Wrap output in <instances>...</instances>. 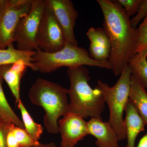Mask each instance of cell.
Returning a JSON list of instances; mask_svg holds the SVG:
<instances>
[{
    "instance_id": "6",
    "label": "cell",
    "mask_w": 147,
    "mask_h": 147,
    "mask_svg": "<svg viewBox=\"0 0 147 147\" xmlns=\"http://www.w3.org/2000/svg\"><path fill=\"white\" fill-rule=\"evenodd\" d=\"M32 0H0V49H5L14 42L18 23L27 15Z\"/></svg>"
},
{
    "instance_id": "4",
    "label": "cell",
    "mask_w": 147,
    "mask_h": 147,
    "mask_svg": "<svg viewBox=\"0 0 147 147\" xmlns=\"http://www.w3.org/2000/svg\"><path fill=\"white\" fill-rule=\"evenodd\" d=\"M32 59V63L37 70L42 73H50L63 67L69 68L89 66L112 69L109 62L95 61L86 49L67 42H65L62 49L55 53H45L38 49Z\"/></svg>"
},
{
    "instance_id": "26",
    "label": "cell",
    "mask_w": 147,
    "mask_h": 147,
    "mask_svg": "<svg viewBox=\"0 0 147 147\" xmlns=\"http://www.w3.org/2000/svg\"><path fill=\"white\" fill-rule=\"evenodd\" d=\"M147 147V133L140 139L137 147Z\"/></svg>"
},
{
    "instance_id": "11",
    "label": "cell",
    "mask_w": 147,
    "mask_h": 147,
    "mask_svg": "<svg viewBox=\"0 0 147 147\" xmlns=\"http://www.w3.org/2000/svg\"><path fill=\"white\" fill-rule=\"evenodd\" d=\"M89 40L90 56L92 59L108 62L111 51L110 38L102 28L91 27L86 33Z\"/></svg>"
},
{
    "instance_id": "22",
    "label": "cell",
    "mask_w": 147,
    "mask_h": 147,
    "mask_svg": "<svg viewBox=\"0 0 147 147\" xmlns=\"http://www.w3.org/2000/svg\"><path fill=\"white\" fill-rule=\"evenodd\" d=\"M141 0H116L114 1L123 8L129 17L137 13Z\"/></svg>"
},
{
    "instance_id": "23",
    "label": "cell",
    "mask_w": 147,
    "mask_h": 147,
    "mask_svg": "<svg viewBox=\"0 0 147 147\" xmlns=\"http://www.w3.org/2000/svg\"><path fill=\"white\" fill-rule=\"evenodd\" d=\"M147 17V0H141L137 14L130 19L131 26L135 28L139 22Z\"/></svg>"
},
{
    "instance_id": "1",
    "label": "cell",
    "mask_w": 147,
    "mask_h": 147,
    "mask_svg": "<svg viewBox=\"0 0 147 147\" xmlns=\"http://www.w3.org/2000/svg\"><path fill=\"white\" fill-rule=\"evenodd\" d=\"M103 16V28L110 38L111 51L108 62L115 76H119L134 55L137 28L123 8L115 1L97 0Z\"/></svg>"
},
{
    "instance_id": "19",
    "label": "cell",
    "mask_w": 147,
    "mask_h": 147,
    "mask_svg": "<svg viewBox=\"0 0 147 147\" xmlns=\"http://www.w3.org/2000/svg\"><path fill=\"white\" fill-rule=\"evenodd\" d=\"M18 107L21 111L25 129L33 140L38 142L43 132V127L41 125L35 122L21 100L18 102Z\"/></svg>"
},
{
    "instance_id": "29",
    "label": "cell",
    "mask_w": 147,
    "mask_h": 147,
    "mask_svg": "<svg viewBox=\"0 0 147 147\" xmlns=\"http://www.w3.org/2000/svg\"><path fill=\"white\" fill-rule=\"evenodd\" d=\"M60 147H74L69 146H61Z\"/></svg>"
},
{
    "instance_id": "16",
    "label": "cell",
    "mask_w": 147,
    "mask_h": 147,
    "mask_svg": "<svg viewBox=\"0 0 147 147\" xmlns=\"http://www.w3.org/2000/svg\"><path fill=\"white\" fill-rule=\"evenodd\" d=\"M129 99L147 124V92L146 89L131 74Z\"/></svg>"
},
{
    "instance_id": "5",
    "label": "cell",
    "mask_w": 147,
    "mask_h": 147,
    "mask_svg": "<svg viewBox=\"0 0 147 147\" xmlns=\"http://www.w3.org/2000/svg\"><path fill=\"white\" fill-rule=\"evenodd\" d=\"M131 74V69L127 64L113 86L110 87L100 80L98 81L96 86L108 105L110 110L108 122L115 130L119 141L126 139L123 114L129 99Z\"/></svg>"
},
{
    "instance_id": "7",
    "label": "cell",
    "mask_w": 147,
    "mask_h": 147,
    "mask_svg": "<svg viewBox=\"0 0 147 147\" xmlns=\"http://www.w3.org/2000/svg\"><path fill=\"white\" fill-rule=\"evenodd\" d=\"M45 5V0H32L30 10L20 19L14 35L18 50L34 51L38 49L37 36Z\"/></svg>"
},
{
    "instance_id": "9",
    "label": "cell",
    "mask_w": 147,
    "mask_h": 147,
    "mask_svg": "<svg viewBox=\"0 0 147 147\" xmlns=\"http://www.w3.org/2000/svg\"><path fill=\"white\" fill-rule=\"evenodd\" d=\"M53 11L63 32L65 42L78 45L74 34L78 11L70 0H45Z\"/></svg>"
},
{
    "instance_id": "14",
    "label": "cell",
    "mask_w": 147,
    "mask_h": 147,
    "mask_svg": "<svg viewBox=\"0 0 147 147\" xmlns=\"http://www.w3.org/2000/svg\"><path fill=\"white\" fill-rule=\"evenodd\" d=\"M125 111V118L124 122L127 139L126 147H135L137 137L140 132L144 130L146 124L129 99Z\"/></svg>"
},
{
    "instance_id": "8",
    "label": "cell",
    "mask_w": 147,
    "mask_h": 147,
    "mask_svg": "<svg viewBox=\"0 0 147 147\" xmlns=\"http://www.w3.org/2000/svg\"><path fill=\"white\" fill-rule=\"evenodd\" d=\"M36 42L38 49L49 53L61 50L65 44L62 30L53 11L46 3L37 36Z\"/></svg>"
},
{
    "instance_id": "12",
    "label": "cell",
    "mask_w": 147,
    "mask_h": 147,
    "mask_svg": "<svg viewBox=\"0 0 147 147\" xmlns=\"http://www.w3.org/2000/svg\"><path fill=\"white\" fill-rule=\"evenodd\" d=\"M89 134L96 139L98 147H119L117 134L109 122L92 118L87 122Z\"/></svg>"
},
{
    "instance_id": "18",
    "label": "cell",
    "mask_w": 147,
    "mask_h": 147,
    "mask_svg": "<svg viewBox=\"0 0 147 147\" xmlns=\"http://www.w3.org/2000/svg\"><path fill=\"white\" fill-rule=\"evenodd\" d=\"M3 80L0 76V113L5 123L25 129L24 123L11 109L6 98L2 88Z\"/></svg>"
},
{
    "instance_id": "27",
    "label": "cell",
    "mask_w": 147,
    "mask_h": 147,
    "mask_svg": "<svg viewBox=\"0 0 147 147\" xmlns=\"http://www.w3.org/2000/svg\"><path fill=\"white\" fill-rule=\"evenodd\" d=\"M32 147H59L55 144L54 143H51L50 144H38L35 145Z\"/></svg>"
},
{
    "instance_id": "21",
    "label": "cell",
    "mask_w": 147,
    "mask_h": 147,
    "mask_svg": "<svg viewBox=\"0 0 147 147\" xmlns=\"http://www.w3.org/2000/svg\"><path fill=\"white\" fill-rule=\"evenodd\" d=\"M12 131L20 147H32L39 144L32 139L25 129L13 125Z\"/></svg>"
},
{
    "instance_id": "13",
    "label": "cell",
    "mask_w": 147,
    "mask_h": 147,
    "mask_svg": "<svg viewBox=\"0 0 147 147\" xmlns=\"http://www.w3.org/2000/svg\"><path fill=\"white\" fill-rule=\"evenodd\" d=\"M28 66L23 61L0 66V76L5 80L18 103L20 98V83Z\"/></svg>"
},
{
    "instance_id": "25",
    "label": "cell",
    "mask_w": 147,
    "mask_h": 147,
    "mask_svg": "<svg viewBox=\"0 0 147 147\" xmlns=\"http://www.w3.org/2000/svg\"><path fill=\"white\" fill-rule=\"evenodd\" d=\"M13 124H11L7 134L6 143L7 147H20L12 131ZM14 125V124H13Z\"/></svg>"
},
{
    "instance_id": "2",
    "label": "cell",
    "mask_w": 147,
    "mask_h": 147,
    "mask_svg": "<svg viewBox=\"0 0 147 147\" xmlns=\"http://www.w3.org/2000/svg\"><path fill=\"white\" fill-rule=\"evenodd\" d=\"M67 73L70 81L68 89L69 113L84 119L91 117L102 120L105 102L97 86L94 89L90 86V77L88 68L85 66H79L68 68Z\"/></svg>"
},
{
    "instance_id": "3",
    "label": "cell",
    "mask_w": 147,
    "mask_h": 147,
    "mask_svg": "<svg viewBox=\"0 0 147 147\" xmlns=\"http://www.w3.org/2000/svg\"><path fill=\"white\" fill-rule=\"evenodd\" d=\"M68 89L54 82L39 78L30 89L29 97L33 104L44 109V124L49 133L59 132L58 119L69 112Z\"/></svg>"
},
{
    "instance_id": "24",
    "label": "cell",
    "mask_w": 147,
    "mask_h": 147,
    "mask_svg": "<svg viewBox=\"0 0 147 147\" xmlns=\"http://www.w3.org/2000/svg\"><path fill=\"white\" fill-rule=\"evenodd\" d=\"M11 123L4 122L0 125V147H7L6 143L7 134Z\"/></svg>"
},
{
    "instance_id": "20",
    "label": "cell",
    "mask_w": 147,
    "mask_h": 147,
    "mask_svg": "<svg viewBox=\"0 0 147 147\" xmlns=\"http://www.w3.org/2000/svg\"><path fill=\"white\" fill-rule=\"evenodd\" d=\"M137 40L134 54L147 57V17L137 28Z\"/></svg>"
},
{
    "instance_id": "17",
    "label": "cell",
    "mask_w": 147,
    "mask_h": 147,
    "mask_svg": "<svg viewBox=\"0 0 147 147\" xmlns=\"http://www.w3.org/2000/svg\"><path fill=\"white\" fill-rule=\"evenodd\" d=\"M131 75L138 80L145 89H147V57L134 54L129 61Z\"/></svg>"
},
{
    "instance_id": "28",
    "label": "cell",
    "mask_w": 147,
    "mask_h": 147,
    "mask_svg": "<svg viewBox=\"0 0 147 147\" xmlns=\"http://www.w3.org/2000/svg\"><path fill=\"white\" fill-rule=\"evenodd\" d=\"M4 122H5L4 121L1 115V113H0V125L2 124Z\"/></svg>"
},
{
    "instance_id": "15",
    "label": "cell",
    "mask_w": 147,
    "mask_h": 147,
    "mask_svg": "<svg viewBox=\"0 0 147 147\" xmlns=\"http://www.w3.org/2000/svg\"><path fill=\"white\" fill-rule=\"evenodd\" d=\"M35 53V51H25L18 50L15 48L13 43H12L6 49H0V66L23 61L33 71H37L36 67L32 63V57Z\"/></svg>"
},
{
    "instance_id": "10",
    "label": "cell",
    "mask_w": 147,
    "mask_h": 147,
    "mask_svg": "<svg viewBox=\"0 0 147 147\" xmlns=\"http://www.w3.org/2000/svg\"><path fill=\"white\" fill-rule=\"evenodd\" d=\"M59 132L61 137V146L74 147L89 132L87 122L81 116L69 112L58 121Z\"/></svg>"
}]
</instances>
